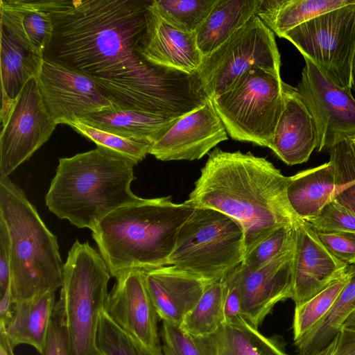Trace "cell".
Returning a JSON list of instances; mask_svg holds the SVG:
<instances>
[{
    "label": "cell",
    "instance_id": "7a4b0ae2",
    "mask_svg": "<svg viewBox=\"0 0 355 355\" xmlns=\"http://www.w3.org/2000/svg\"><path fill=\"white\" fill-rule=\"evenodd\" d=\"M288 177L264 157L216 148L188 200L196 207L218 211L236 221L244 233L245 255L277 229L301 219L288 202Z\"/></svg>",
    "mask_w": 355,
    "mask_h": 355
},
{
    "label": "cell",
    "instance_id": "f546056e",
    "mask_svg": "<svg viewBox=\"0 0 355 355\" xmlns=\"http://www.w3.org/2000/svg\"><path fill=\"white\" fill-rule=\"evenodd\" d=\"M350 277L348 270L327 288L309 299L295 304L293 322V340L300 339L318 327L331 311Z\"/></svg>",
    "mask_w": 355,
    "mask_h": 355
},
{
    "label": "cell",
    "instance_id": "60d3db41",
    "mask_svg": "<svg viewBox=\"0 0 355 355\" xmlns=\"http://www.w3.org/2000/svg\"><path fill=\"white\" fill-rule=\"evenodd\" d=\"M223 281L224 283V318L225 322H229L241 317L240 295L232 272L223 279Z\"/></svg>",
    "mask_w": 355,
    "mask_h": 355
},
{
    "label": "cell",
    "instance_id": "ab89813d",
    "mask_svg": "<svg viewBox=\"0 0 355 355\" xmlns=\"http://www.w3.org/2000/svg\"><path fill=\"white\" fill-rule=\"evenodd\" d=\"M41 355H71L68 338L60 322L52 318Z\"/></svg>",
    "mask_w": 355,
    "mask_h": 355
},
{
    "label": "cell",
    "instance_id": "836d02e7",
    "mask_svg": "<svg viewBox=\"0 0 355 355\" xmlns=\"http://www.w3.org/2000/svg\"><path fill=\"white\" fill-rule=\"evenodd\" d=\"M216 0H153L152 6L168 23L194 33L205 21Z\"/></svg>",
    "mask_w": 355,
    "mask_h": 355
},
{
    "label": "cell",
    "instance_id": "4dcf8cb0",
    "mask_svg": "<svg viewBox=\"0 0 355 355\" xmlns=\"http://www.w3.org/2000/svg\"><path fill=\"white\" fill-rule=\"evenodd\" d=\"M223 279L211 282L195 307L185 317L180 327L196 337L212 334L225 322Z\"/></svg>",
    "mask_w": 355,
    "mask_h": 355
},
{
    "label": "cell",
    "instance_id": "d590c367",
    "mask_svg": "<svg viewBox=\"0 0 355 355\" xmlns=\"http://www.w3.org/2000/svg\"><path fill=\"white\" fill-rule=\"evenodd\" d=\"M293 225L282 227L270 234L245 255L242 265L255 268L292 249L294 242Z\"/></svg>",
    "mask_w": 355,
    "mask_h": 355
},
{
    "label": "cell",
    "instance_id": "5b68a950",
    "mask_svg": "<svg viewBox=\"0 0 355 355\" xmlns=\"http://www.w3.org/2000/svg\"><path fill=\"white\" fill-rule=\"evenodd\" d=\"M0 223L8 237L15 303L61 288L64 264L56 236L9 177L0 178Z\"/></svg>",
    "mask_w": 355,
    "mask_h": 355
},
{
    "label": "cell",
    "instance_id": "d6a6232c",
    "mask_svg": "<svg viewBox=\"0 0 355 355\" xmlns=\"http://www.w3.org/2000/svg\"><path fill=\"white\" fill-rule=\"evenodd\" d=\"M96 349L99 355H163L162 349L149 348L119 327L104 310L99 320Z\"/></svg>",
    "mask_w": 355,
    "mask_h": 355
},
{
    "label": "cell",
    "instance_id": "74e56055",
    "mask_svg": "<svg viewBox=\"0 0 355 355\" xmlns=\"http://www.w3.org/2000/svg\"><path fill=\"white\" fill-rule=\"evenodd\" d=\"M160 336L164 355H205L197 338L180 326L162 321Z\"/></svg>",
    "mask_w": 355,
    "mask_h": 355
},
{
    "label": "cell",
    "instance_id": "603a6c76",
    "mask_svg": "<svg viewBox=\"0 0 355 355\" xmlns=\"http://www.w3.org/2000/svg\"><path fill=\"white\" fill-rule=\"evenodd\" d=\"M55 291H50L15 303L12 318L0 330L15 348L21 344L42 352L55 306Z\"/></svg>",
    "mask_w": 355,
    "mask_h": 355
},
{
    "label": "cell",
    "instance_id": "8d00e7d4",
    "mask_svg": "<svg viewBox=\"0 0 355 355\" xmlns=\"http://www.w3.org/2000/svg\"><path fill=\"white\" fill-rule=\"evenodd\" d=\"M308 223L315 231L355 233V213L335 200L327 204Z\"/></svg>",
    "mask_w": 355,
    "mask_h": 355
},
{
    "label": "cell",
    "instance_id": "b9f144b4",
    "mask_svg": "<svg viewBox=\"0 0 355 355\" xmlns=\"http://www.w3.org/2000/svg\"><path fill=\"white\" fill-rule=\"evenodd\" d=\"M10 284L8 241L3 225L0 223V295Z\"/></svg>",
    "mask_w": 355,
    "mask_h": 355
},
{
    "label": "cell",
    "instance_id": "484cf974",
    "mask_svg": "<svg viewBox=\"0 0 355 355\" xmlns=\"http://www.w3.org/2000/svg\"><path fill=\"white\" fill-rule=\"evenodd\" d=\"M355 3V0H261L257 15L278 37L329 11Z\"/></svg>",
    "mask_w": 355,
    "mask_h": 355
},
{
    "label": "cell",
    "instance_id": "7bdbcfd3",
    "mask_svg": "<svg viewBox=\"0 0 355 355\" xmlns=\"http://www.w3.org/2000/svg\"><path fill=\"white\" fill-rule=\"evenodd\" d=\"M333 355H355V331L343 327L339 329Z\"/></svg>",
    "mask_w": 355,
    "mask_h": 355
},
{
    "label": "cell",
    "instance_id": "f35d334b",
    "mask_svg": "<svg viewBox=\"0 0 355 355\" xmlns=\"http://www.w3.org/2000/svg\"><path fill=\"white\" fill-rule=\"evenodd\" d=\"M322 244L341 261L355 266V233L315 231Z\"/></svg>",
    "mask_w": 355,
    "mask_h": 355
},
{
    "label": "cell",
    "instance_id": "e0dca14e",
    "mask_svg": "<svg viewBox=\"0 0 355 355\" xmlns=\"http://www.w3.org/2000/svg\"><path fill=\"white\" fill-rule=\"evenodd\" d=\"M293 229L291 299L300 304L343 275L349 265L329 251L307 221L300 219Z\"/></svg>",
    "mask_w": 355,
    "mask_h": 355
},
{
    "label": "cell",
    "instance_id": "ba28073f",
    "mask_svg": "<svg viewBox=\"0 0 355 355\" xmlns=\"http://www.w3.org/2000/svg\"><path fill=\"white\" fill-rule=\"evenodd\" d=\"M280 73L254 67L212 99L232 139L269 148L284 107Z\"/></svg>",
    "mask_w": 355,
    "mask_h": 355
},
{
    "label": "cell",
    "instance_id": "e575fe53",
    "mask_svg": "<svg viewBox=\"0 0 355 355\" xmlns=\"http://www.w3.org/2000/svg\"><path fill=\"white\" fill-rule=\"evenodd\" d=\"M336 193L334 200L355 213V154L347 139L329 150Z\"/></svg>",
    "mask_w": 355,
    "mask_h": 355
},
{
    "label": "cell",
    "instance_id": "d6986e66",
    "mask_svg": "<svg viewBox=\"0 0 355 355\" xmlns=\"http://www.w3.org/2000/svg\"><path fill=\"white\" fill-rule=\"evenodd\" d=\"M144 274L159 318L180 327L211 282L171 265L144 270Z\"/></svg>",
    "mask_w": 355,
    "mask_h": 355
},
{
    "label": "cell",
    "instance_id": "ee69618b",
    "mask_svg": "<svg viewBox=\"0 0 355 355\" xmlns=\"http://www.w3.org/2000/svg\"><path fill=\"white\" fill-rule=\"evenodd\" d=\"M1 296L0 325L6 327L12 318L15 302L13 300L10 284Z\"/></svg>",
    "mask_w": 355,
    "mask_h": 355
},
{
    "label": "cell",
    "instance_id": "c3c4849f",
    "mask_svg": "<svg viewBox=\"0 0 355 355\" xmlns=\"http://www.w3.org/2000/svg\"><path fill=\"white\" fill-rule=\"evenodd\" d=\"M352 88L355 91V50L352 64Z\"/></svg>",
    "mask_w": 355,
    "mask_h": 355
},
{
    "label": "cell",
    "instance_id": "1f68e13d",
    "mask_svg": "<svg viewBox=\"0 0 355 355\" xmlns=\"http://www.w3.org/2000/svg\"><path fill=\"white\" fill-rule=\"evenodd\" d=\"M68 125L94 142L96 147L123 157L135 166L149 154L152 144L150 141L121 137L93 128L79 121L71 122Z\"/></svg>",
    "mask_w": 355,
    "mask_h": 355
},
{
    "label": "cell",
    "instance_id": "2e32d148",
    "mask_svg": "<svg viewBox=\"0 0 355 355\" xmlns=\"http://www.w3.org/2000/svg\"><path fill=\"white\" fill-rule=\"evenodd\" d=\"M116 279L104 311L125 331L154 350L162 349L158 318L146 288L144 270L126 271Z\"/></svg>",
    "mask_w": 355,
    "mask_h": 355
},
{
    "label": "cell",
    "instance_id": "7dc6e473",
    "mask_svg": "<svg viewBox=\"0 0 355 355\" xmlns=\"http://www.w3.org/2000/svg\"><path fill=\"white\" fill-rule=\"evenodd\" d=\"M342 327L355 331V310L348 316Z\"/></svg>",
    "mask_w": 355,
    "mask_h": 355
},
{
    "label": "cell",
    "instance_id": "816d5d0a",
    "mask_svg": "<svg viewBox=\"0 0 355 355\" xmlns=\"http://www.w3.org/2000/svg\"><path fill=\"white\" fill-rule=\"evenodd\" d=\"M164 355V354H163Z\"/></svg>",
    "mask_w": 355,
    "mask_h": 355
},
{
    "label": "cell",
    "instance_id": "5bb4252c",
    "mask_svg": "<svg viewBox=\"0 0 355 355\" xmlns=\"http://www.w3.org/2000/svg\"><path fill=\"white\" fill-rule=\"evenodd\" d=\"M212 101L175 119L152 143L149 154L161 161L200 159L227 139Z\"/></svg>",
    "mask_w": 355,
    "mask_h": 355
},
{
    "label": "cell",
    "instance_id": "44dd1931",
    "mask_svg": "<svg viewBox=\"0 0 355 355\" xmlns=\"http://www.w3.org/2000/svg\"><path fill=\"white\" fill-rule=\"evenodd\" d=\"M196 338L205 355H289L278 338L265 336L242 317Z\"/></svg>",
    "mask_w": 355,
    "mask_h": 355
},
{
    "label": "cell",
    "instance_id": "cb8c5ba5",
    "mask_svg": "<svg viewBox=\"0 0 355 355\" xmlns=\"http://www.w3.org/2000/svg\"><path fill=\"white\" fill-rule=\"evenodd\" d=\"M336 187L329 162L302 171L288 177L286 193L297 216L307 222L334 200Z\"/></svg>",
    "mask_w": 355,
    "mask_h": 355
},
{
    "label": "cell",
    "instance_id": "681fc988",
    "mask_svg": "<svg viewBox=\"0 0 355 355\" xmlns=\"http://www.w3.org/2000/svg\"><path fill=\"white\" fill-rule=\"evenodd\" d=\"M347 139L348 140V142H349L352 150L354 151V153L355 154V136H353Z\"/></svg>",
    "mask_w": 355,
    "mask_h": 355
},
{
    "label": "cell",
    "instance_id": "f907efd6",
    "mask_svg": "<svg viewBox=\"0 0 355 355\" xmlns=\"http://www.w3.org/2000/svg\"><path fill=\"white\" fill-rule=\"evenodd\" d=\"M97 355H99L98 354H97Z\"/></svg>",
    "mask_w": 355,
    "mask_h": 355
},
{
    "label": "cell",
    "instance_id": "7c38bea8",
    "mask_svg": "<svg viewBox=\"0 0 355 355\" xmlns=\"http://www.w3.org/2000/svg\"><path fill=\"white\" fill-rule=\"evenodd\" d=\"M296 89L311 112L318 131V152L355 136V98L351 90L339 87L309 59Z\"/></svg>",
    "mask_w": 355,
    "mask_h": 355
},
{
    "label": "cell",
    "instance_id": "83f0119b",
    "mask_svg": "<svg viewBox=\"0 0 355 355\" xmlns=\"http://www.w3.org/2000/svg\"><path fill=\"white\" fill-rule=\"evenodd\" d=\"M0 28L1 94L15 101L26 83L37 78L44 59L24 48L3 26Z\"/></svg>",
    "mask_w": 355,
    "mask_h": 355
},
{
    "label": "cell",
    "instance_id": "6da1fadb",
    "mask_svg": "<svg viewBox=\"0 0 355 355\" xmlns=\"http://www.w3.org/2000/svg\"><path fill=\"white\" fill-rule=\"evenodd\" d=\"M53 21L43 58L92 79L115 109L178 118L205 101L196 75L138 53L150 1L42 0Z\"/></svg>",
    "mask_w": 355,
    "mask_h": 355
},
{
    "label": "cell",
    "instance_id": "ac0fdd59",
    "mask_svg": "<svg viewBox=\"0 0 355 355\" xmlns=\"http://www.w3.org/2000/svg\"><path fill=\"white\" fill-rule=\"evenodd\" d=\"M151 3L146 11L145 28L137 46L138 53L153 66L197 75L203 56L194 33L168 23Z\"/></svg>",
    "mask_w": 355,
    "mask_h": 355
},
{
    "label": "cell",
    "instance_id": "ffe728a7",
    "mask_svg": "<svg viewBox=\"0 0 355 355\" xmlns=\"http://www.w3.org/2000/svg\"><path fill=\"white\" fill-rule=\"evenodd\" d=\"M284 107L269 148L289 166L302 164L317 148L318 137L313 117L300 94L283 83Z\"/></svg>",
    "mask_w": 355,
    "mask_h": 355
},
{
    "label": "cell",
    "instance_id": "52a82bcc",
    "mask_svg": "<svg viewBox=\"0 0 355 355\" xmlns=\"http://www.w3.org/2000/svg\"><path fill=\"white\" fill-rule=\"evenodd\" d=\"M244 257L240 225L218 211L195 207L179 231L167 265L215 282L243 263Z\"/></svg>",
    "mask_w": 355,
    "mask_h": 355
},
{
    "label": "cell",
    "instance_id": "7402d4cb",
    "mask_svg": "<svg viewBox=\"0 0 355 355\" xmlns=\"http://www.w3.org/2000/svg\"><path fill=\"white\" fill-rule=\"evenodd\" d=\"M1 26L26 50L43 57L53 21L41 1L0 0Z\"/></svg>",
    "mask_w": 355,
    "mask_h": 355
},
{
    "label": "cell",
    "instance_id": "d4e9b609",
    "mask_svg": "<svg viewBox=\"0 0 355 355\" xmlns=\"http://www.w3.org/2000/svg\"><path fill=\"white\" fill-rule=\"evenodd\" d=\"M261 0H216L194 33L202 56L211 53L257 14Z\"/></svg>",
    "mask_w": 355,
    "mask_h": 355
},
{
    "label": "cell",
    "instance_id": "4316f807",
    "mask_svg": "<svg viewBox=\"0 0 355 355\" xmlns=\"http://www.w3.org/2000/svg\"><path fill=\"white\" fill-rule=\"evenodd\" d=\"M175 119L139 110L112 108L89 114L78 121L121 137L153 143Z\"/></svg>",
    "mask_w": 355,
    "mask_h": 355
},
{
    "label": "cell",
    "instance_id": "277c9868",
    "mask_svg": "<svg viewBox=\"0 0 355 355\" xmlns=\"http://www.w3.org/2000/svg\"><path fill=\"white\" fill-rule=\"evenodd\" d=\"M134 166L98 147L60 158L46 205L58 218L92 231L111 211L141 198L130 188Z\"/></svg>",
    "mask_w": 355,
    "mask_h": 355
},
{
    "label": "cell",
    "instance_id": "30bf717a",
    "mask_svg": "<svg viewBox=\"0 0 355 355\" xmlns=\"http://www.w3.org/2000/svg\"><path fill=\"white\" fill-rule=\"evenodd\" d=\"M282 37L336 85L351 90L355 3L318 15L288 31Z\"/></svg>",
    "mask_w": 355,
    "mask_h": 355
},
{
    "label": "cell",
    "instance_id": "4fadbf2b",
    "mask_svg": "<svg viewBox=\"0 0 355 355\" xmlns=\"http://www.w3.org/2000/svg\"><path fill=\"white\" fill-rule=\"evenodd\" d=\"M37 80L46 108L57 124L69 125L114 108L92 79L59 64L44 59Z\"/></svg>",
    "mask_w": 355,
    "mask_h": 355
},
{
    "label": "cell",
    "instance_id": "3957f363",
    "mask_svg": "<svg viewBox=\"0 0 355 355\" xmlns=\"http://www.w3.org/2000/svg\"><path fill=\"white\" fill-rule=\"evenodd\" d=\"M195 207L189 200L173 202L170 196L141 198L103 217L92 233L111 276L167 266L179 231Z\"/></svg>",
    "mask_w": 355,
    "mask_h": 355
},
{
    "label": "cell",
    "instance_id": "9c48e42d",
    "mask_svg": "<svg viewBox=\"0 0 355 355\" xmlns=\"http://www.w3.org/2000/svg\"><path fill=\"white\" fill-rule=\"evenodd\" d=\"M280 66L275 34L255 14L220 46L202 57L197 76L202 90L212 100L250 68L280 73Z\"/></svg>",
    "mask_w": 355,
    "mask_h": 355
},
{
    "label": "cell",
    "instance_id": "f1b7e54d",
    "mask_svg": "<svg viewBox=\"0 0 355 355\" xmlns=\"http://www.w3.org/2000/svg\"><path fill=\"white\" fill-rule=\"evenodd\" d=\"M348 270L349 280L326 318L318 327L294 341L298 352L314 353L327 346L355 310V266L349 265Z\"/></svg>",
    "mask_w": 355,
    "mask_h": 355
},
{
    "label": "cell",
    "instance_id": "8992f818",
    "mask_svg": "<svg viewBox=\"0 0 355 355\" xmlns=\"http://www.w3.org/2000/svg\"><path fill=\"white\" fill-rule=\"evenodd\" d=\"M111 277L100 253L76 240L64 263L53 313L66 331L71 355H97L96 335Z\"/></svg>",
    "mask_w": 355,
    "mask_h": 355
},
{
    "label": "cell",
    "instance_id": "9a60e30c",
    "mask_svg": "<svg viewBox=\"0 0 355 355\" xmlns=\"http://www.w3.org/2000/svg\"><path fill=\"white\" fill-rule=\"evenodd\" d=\"M292 263L293 248L259 267L241 263L232 272L241 317L253 327L258 328L277 303L292 298Z\"/></svg>",
    "mask_w": 355,
    "mask_h": 355
},
{
    "label": "cell",
    "instance_id": "f6af8a7d",
    "mask_svg": "<svg viewBox=\"0 0 355 355\" xmlns=\"http://www.w3.org/2000/svg\"><path fill=\"white\" fill-rule=\"evenodd\" d=\"M0 355H15L13 352L14 348L11 346L5 333L1 330H0Z\"/></svg>",
    "mask_w": 355,
    "mask_h": 355
},
{
    "label": "cell",
    "instance_id": "bcb514c9",
    "mask_svg": "<svg viewBox=\"0 0 355 355\" xmlns=\"http://www.w3.org/2000/svg\"><path fill=\"white\" fill-rule=\"evenodd\" d=\"M336 338L325 347L323 349L311 354H304L298 352L297 355H333V352L334 350Z\"/></svg>",
    "mask_w": 355,
    "mask_h": 355
},
{
    "label": "cell",
    "instance_id": "8fae6325",
    "mask_svg": "<svg viewBox=\"0 0 355 355\" xmlns=\"http://www.w3.org/2000/svg\"><path fill=\"white\" fill-rule=\"evenodd\" d=\"M57 123L48 112L36 78L16 98L0 135V178L9 177L51 136Z\"/></svg>",
    "mask_w": 355,
    "mask_h": 355
}]
</instances>
